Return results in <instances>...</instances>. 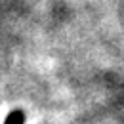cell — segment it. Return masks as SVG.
Returning a JSON list of instances; mask_svg holds the SVG:
<instances>
[{
	"mask_svg": "<svg viewBox=\"0 0 124 124\" xmlns=\"http://www.w3.org/2000/svg\"><path fill=\"white\" fill-rule=\"evenodd\" d=\"M4 124H25V115L21 111H12L4 120Z\"/></svg>",
	"mask_w": 124,
	"mask_h": 124,
	"instance_id": "obj_1",
	"label": "cell"
}]
</instances>
